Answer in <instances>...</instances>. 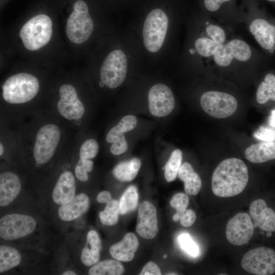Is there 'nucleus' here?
I'll return each mask as SVG.
<instances>
[{
	"label": "nucleus",
	"mask_w": 275,
	"mask_h": 275,
	"mask_svg": "<svg viewBox=\"0 0 275 275\" xmlns=\"http://www.w3.org/2000/svg\"><path fill=\"white\" fill-rule=\"evenodd\" d=\"M248 181V169L245 163L237 158H229L223 160L215 169L211 189L217 197H231L240 194Z\"/></svg>",
	"instance_id": "obj_1"
},
{
	"label": "nucleus",
	"mask_w": 275,
	"mask_h": 275,
	"mask_svg": "<svg viewBox=\"0 0 275 275\" xmlns=\"http://www.w3.org/2000/svg\"><path fill=\"white\" fill-rule=\"evenodd\" d=\"M3 97L12 104L24 103L33 99L38 92L39 83L34 75L20 73L9 77L3 87Z\"/></svg>",
	"instance_id": "obj_2"
},
{
	"label": "nucleus",
	"mask_w": 275,
	"mask_h": 275,
	"mask_svg": "<svg viewBox=\"0 0 275 275\" xmlns=\"http://www.w3.org/2000/svg\"><path fill=\"white\" fill-rule=\"evenodd\" d=\"M52 26L50 18L45 14H39L29 19L19 32L25 48L34 51L45 45L51 39Z\"/></svg>",
	"instance_id": "obj_3"
},
{
	"label": "nucleus",
	"mask_w": 275,
	"mask_h": 275,
	"mask_svg": "<svg viewBox=\"0 0 275 275\" xmlns=\"http://www.w3.org/2000/svg\"><path fill=\"white\" fill-rule=\"evenodd\" d=\"M168 17L160 8L152 9L147 14L144 23V44L151 52L158 51L162 47L167 34Z\"/></svg>",
	"instance_id": "obj_4"
},
{
	"label": "nucleus",
	"mask_w": 275,
	"mask_h": 275,
	"mask_svg": "<svg viewBox=\"0 0 275 275\" xmlns=\"http://www.w3.org/2000/svg\"><path fill=\"white\" fill-rule=\"evenodd\" d=\"M93 29V21L89 14L87 3L82 0L76 1L67 22L66 30L68 39L75 44L82 43L89 39Z\"/></svg>",
	"instance_id": "obj_5"
},
{
	"label": "nucleus",
	"mask_w": 275,
	"mask_h": 275,
	"mask_svg": "<svg viewBox=\"0 0 275 275\" xmlns=\"http://www.w3.org/2000/svg\"><path fill=\"white\" fill-rule=\"evenodd\" d=\"M127 71V59L120 49L112 51L104 59L100 70V80L110 89L120 86Z\"/></svg>",
	"instance_id": "obj_6"
},
{
	"label": "nucleus",
	"mask_w": 275,
	"mask_h": 275,
	"mask_svg": "<svg viewBox=\"0 0 275 275\" xmlns=\"http://www.w3.org/2000/svg\"><path fill=\"white\" fill-rule=\"evenodd\" d=\"M200 104L205 113L217 119L231 116L238 106L237 101L233 96L218 91L204 93L200 98Z\"/></svg>",
	"instance_id": "obj_7"
},
{
	"label": "nucleus",
	"mask_w": 275,
	"mask_h": 275,
	"mask_svg": "<svg viewBox=\"0 0 275 275\" xmlns=\"http://www.w3.org/2000/svg\"><path fill=\"white\" fill-rule=\"evenodd\" d=\"M242 268L247 272L256 275H270L275 272V252L266 247L251 250L243 256Z\"/></svg>",
	"instance_id": "obj_8"
},
{
	"label": "nucleus",
	"mask_w": 275,
	"mask_h": 275,
	"mask_svg": "<svg viewBox=\"0 0 275 275\" xmlns=\"http://www.w3.org/2000/svg\"><path fill=\"white\" fill-rule=\"evenodd\" d=\"M60 130L54 124H46L38 130L34 148V157L40 164L47 162L53 156L60 139Z\"/></svg>",
	"instance_id": "obj_9"
},
{
	"label": "nucleus",
	"mask_w": 275,
	"mask_h": 275,
	"mask_svg": "<svg viewBox=\"0 0 275 275\" xmlns=\"http://www.w3.org/2000/svg\"><path fill=\"white\" fill-rule=\"evenodd\" d=\"M36 221L29 215L11 214L0 220V236L5 240H14L27 236L35 229Z\"/></svg>",
	"instance_id": "obj_10"
},
{
	"label": "nucleus",
	"mask_w": 275,
	"mask_h": 275,
	"mask_svg": "<svg viewBox=\"0 0 275 275\" xmlns=\"http://www.w3.org/2000/svg\"><path fill=\"white\" fill-rule=\"evenodd\" d=\"M254 225L247 213L240 212L228 221L226 226V236L227 240L235 245H242L252 237Z\"/></svg>",
	"instance_id": "obj_11"
},
{
	"label": "nucleus",
	"mask_w": 275,
	"mask_h": 275,
	"mask_svg": "<svg viewBox=\"0 0 275 275\" xmlns=\"http://www.w3.org/2000/svg\"><path fill=\"white\" fill-rule=\"evenodd\" d=\"M148 102L150 113L157 117H163L170 114L175 103L171 90L163 84H157L150 88Z\"/></svg>",
	"instance_id": "obj_12"
},
{
	"label": "nucleus",
	"mask_w": 275,
	"mask_h": 275,
	"mask_svg": "<svg viewBox=\"0 0 275 275\" xmlns=\"http://www.w3.org/2000/svg\"><path fill=\"white\" fill-rule=\"evenodd\" d=\"M251 54V48L245 42L233 39L227 44L218 45L213 56L217 65L226 67L231 64L233 59L245 62L250 59Z\"/></svg>",
	"instance_id": "obj_13"
},
{
	"label": "nucleus",
	"mask_w": 275,
	"mask_h": 275,
	"mask_svg": "<svg viewBox=\"0 0 275 275\" xmlns=\"http://www.w3.org/2000/svg\"><path fill=\"white\" fill-rule=\"evenodd\" d=\"M60 99L58 102L60 114L68 120H78L85 113L84 106L79 99L75 88L69 84L62 85L59 89Z\"/></svg>",
	"instance_id": "obj_14"
},
{
	"label": "nucleus",
	"mask_w": 275,
	"mask_h": 275,
	"mask_svg": "<svg viewBox=\"0 0 275 275\" xmlns=\"http://www.w3.org/2000/svg\"><path fill=\"white\" fill-rule=\"evenodd\" d=\"M135 230L140 236L147 239H153L158 233L156 209L149 201H143L139 206Z\"/></svg>",
	"instance_id": "obj_15"
},
{
	"label": "nucleus",
	"mask_w": 275,
	"mask_h": 275,
	"mask_svg": "<svg viewBox=\"0 0 275 275\" xmlns=\"http://www.w3.org/2000/svg\"><path fill=\"white\" fill-rule=\"evenodd\" d=\"M249 213L254 227L267 232H275V212L267 207L264 200L257 199L253 201Z\"/></svg>",
	"instance_id": "obj_16"
},
{
	"label": "nucleus",
	"mask_w": 275,
	"mask_h": 275,
	"mask_svg": "<svg viewBox=\"0 0 275 275\" xmlns=\"http://www.w3.org/2000/svg\"><path fill=\"white\" fill-rule=\"evenodd\" d=\"M75 193L74 177L71 172L66 171L59 177L53 188L52 197L56 204L62 205L73 199Z\"/></svg>",
	"instance_id": "obj_17"
},
{
	"label": "nucleus",
	"mask_w": 275,
	"mask_h": 275,
	"mask_svg": "<svg viewBox=\"0 0 275 275\" xmlns=\"http://www.w3.org/2000/svg\"><path fill=\"white\" fill-rule=\"evenodd\" d=\"M139 244L136 235L129 232L124 235L120 241L111 246L109 252L111 256L118 261L129 262L133 259Z\"/></svg>",
	"instance_id": "obj_18"
},
{
	"label": "nucleus",
	"mask_w": 275,
	"mask_h": 275,
	"mask_svg": "<svg viewBox=\"0 0 275 275\" xmlns=\"http://www.w3.org/2000/svg\"><path fill=\"white\" fill-rule=\"evenodd\" d=\"M250 31L259 45L265 49H270L275 45V26L262 18L254 20Z\"/></svg>",
	"instance_id": "obj_19"
},
{
	"label": "nucleus",
	"mask_w": 275,
	"mask_h": 275,
	"mask_svg": "<svg viewBox=\"0 0 275 275\" xmlns=\"http://www.w3.org/2000/svg\"><path fill=\"white\" fill-rule=\"evenodd\" d=\"M21 189V182L15 174L7 172L0 175V205L6 206L17 197Z\"/></svg>",
	"instance_id": "obj_20"
},
{
	"label": "nucleus",
	"mask_w": 275,
	"mask_h": 275,
	"mask_svg": "<svg viewBox=\"0 0 275 275\" xmlns=\"http://www.w3.org/2000/svg\"><path fill=\"white\" fill-rule=\"evenodd\" d=\"M89 202V197L86 194L78 195L70 201L61 205L58 209L59 216L64 221L74 220L87 211Z\"/></svg>",
	"instance_id": "obj_21"
},
{
	"label": "nucleus",
	"mask_w": 275,
	"mask_h": 275,
	"mask_svg": "<svg viewBox=\"0 0 275 275\" xmlns=\"http://www.w3.org/2000/svg\"><path fill=\"white\" fill-rule=\"evenodd\" d=\"M102 248L101 241L98 233L93 230L88 232L87 241L81 254V261L86 266L97 263L100 259Z\"/></svg>",
	"instance_id": "obj_22"
},
{
	"label": "nucleus",
	"mask_w": 275,
	"mask_h": 275,
	"mask_svg": "<svg viewBox=\"0 0 275 275\" xmlns=\"http://www.w3.org/2000/svg\"><path fill=\"white\" fill-rule=\"evenodd\" d=\"M244 155L248 160L256 163L275 159V142L252 145L245 149Z\"/></svg>",
	"instance_id": "obj_23"
},
{
	"label": "nucleus",
	"mask_w": 275,
	"mask_h": 275,
	"mask_svg": "<svg viewBox=\"0 0 275 275\" xmlns=\"http://www.w3.org/2000/svg\"><path fill=\"white\" fill-rule=\"evenodd\" d=\"M178 176L184 182V189L187 195L196 196L199 194L202 187V180L190 163L185 162L181 164Z\"/></svg>",
	"instance_id": "obj_24"
},
{
	"label": "nucleus",
	"mask_w": 275,
	"mask_h": 275,
	"mask_svg": "<svg viewBox=\"0 0 275 275\" xmlns=\"http://www.w3.org/2000/svg\"><path fill=\"white\" fill-rule=\"evenodd\" d=\"M141 166V160L137 158L120 162L113 170L116 179L120 181H131L138 174Z\"/></svg>",
	"instance_id": "obj_25"
},
{
	"label": "nucleus",
	"mask_w": 275,
	"mask_h": 275,
	"mask_svg": "<svg viewBox=\"0 0 275 275\" xmlns=\"http://www.w3.org/2000/svg\"><path fill=\"white\" fill-rule=\"evenodd\" d=\"M136 124L137 119L135 116L127 115L123 117L107 133L106 136L107 142L113 144L125 139L124 133L133 129Z\"/></svg>",
	"instance_id": "obj_26"
},
{
	"label": "nucleus",
	"mask_w": 275,
	"mask_h": 275,
	"mask_svg": "<svg viewBox=\"0 0 275 275\" xmlns=\"http://www.w3.org/2000/svg\"><path fill=\"white\" fill-rule=\"evenodd\" d=\"M124 268L117 260L108 259L98 262L89 271L90 275H121Z\"/></svg>",
	"instance_id": "obj_27"
},
{
	"label": "nucleus",
	"mask_w": 275,
	"mask_h": 275,
	"mask_svg": "<svg viewBox=\"0 0 275 275\" xmlns=\"http://www.w3.org/2000/svg\"><path fill=\"white\" fill-rule=\"evenodd\" d=\"M21 261V256L15 249L1 245L0 246V272H5L16 266Z\"/></svg>",
	"instance_id": "obj_28"
},
{
	"label": "nucleus",
	"mask_w": 275,
	"mask_h": 275,
	"mask_svg": "<svg viewBox=\"0 0 275 275\" xmlns=\"http://www.w3.org/2000/svg\"><path fill=\"white\" fill-rule=\"evenodd\" d=\"M256 99L260 104H264L269 99L275 101V75L268 74L265 76L257 89Z\"/></svg>",
	"instance_id": "obj_29"
},
{
	"label": "nucleus",
	"mask_w": 275,
	"mask_h": 275,
	"mask_svg": "<svg viewBox=\"0 0 275 275\" xmlns=\"http://www.w3.org/2000/svg\"><path fill=\"white\" fill-rule=\"evenodd\" d=\"M139 194L136 186L128 187L121 196L119 201L120 213L126 214L133 211L138 205Z\"/></svg>",
	"instance_id": "obj_30"
},
{
	"label": "nucleus",
	"mask_w": 275,
	"mask_h": 275,
	"mask_svg": "<svg viewBox=\"0 0 275 275\" xmlns=\"http://www.w3.org/2000/svg\"><path fill=\"white\" fill-rule=\"evenodd\" d=\"M119 213V202L112 199L106 203L104 210L99 212V217L103 225L113 226L118 222Z\"/></svg>",
	"instance_id": "obj_31"
},
{
	"label": "nucleus",
	"mask_w": 275,
	"mask_h": 275,
	"mask_svg": "<svg viewBox=\"0 0 275 275\" xmlns=\"http://www.w3.org/2000/svg\"><path fill=\"white\" fill-rule=\"evenodd\" d=\"M182 152L179 149L174 150L164 167V178L167 181L175 180L181 166Z\"/></svg>",
	"instance_id": "obj_32"
},
{
	"label": "nucleus",
	"mask_w": 275,
	"mask_h": 275,
	"mask_svg": "<svg viewBox=\"0 0 275 275\" xmlns=\"http://www.w3.org/2000/svg\"><path fill=\"white\" fill-rule=\"evenodd\" d=\"M218 46V45L213 40L207 38H198L195 43L197 52L204 57L213 55Z\"/></svg>",
	"instance_id": "obj_33"
},
{
	"label": "nucleus",
	"mask_w": 275,
	"mask_h": 275,
	"mask_svg": "<svg viewBox=\"0 0 275 275\" xmlns=\"http://www.w3.org/2000/svg\"><path fill=\"white\" fill-rule=\"evenodd\" d=\"M178 242L182 249L193 257L199 255V248L188 233H183L178 237Z\"/></svg>",
	"instance_id": "obj_34"
},
{
	"label": "nucleus",
	"mask_w": 275,
	"mask_h": 275,
	"mask_svg": "<svg viewBox=\"0 0 275 275\" xmlns=\"http://www.w3.org/2000/svg\"><path fill=\"white\" fill-rule=\"evenodd\" d=\"M99 146L96 140L90 139L86 141L80 147L79 157L81 159H90L96 156Z\"/></svg>",
	"instance_id": "obj_35"
},
{
	"label": "nucleus",
	"mask_w": 275,
	"mask_h": 275,
	"mask_svg": "<svg viewBox=\"0 0 275 275\" xmlns=\"http://www.w3.org/2000/svg\"><path fill=\"white\" fill-rule=\"evenodd\" d=\"M93 167V162L90 159H80L75 168L77 178L82 182L87 181L89 178L88 173L92 171Z\"/></svg>",
	"instance_id": "obj_36"
},
{
	"label": "nucleus",
	"mask_w": 275,
	"mask_h": 275,
	"mask_svg": "<svg viewBox=\"0 0 275 275\" xmlns=\"http://www.w3.org/2000/svg\"><path fill=\"white\" fill-rule=\"evenodd\" d=\"M170 205L176 210V213L184 211L189 204V198L186 194L179 193L175 194L171 199Z\"/></svg>",
	"instance_id": "obj_37"
},
{
	"label": "nucleus",
	"mask_w": 275,
	"mask_h": 275,
	"mask_svg": "<svg viewBox=\"0 0 275 275\" xmlns=\"http://www.w3.org/2000/svg\"><path fill=\"white\" fill-rule=\"evenodd\" d=\"M173 219L174 222L180 220L182 226L189 227L195 223L196 220V214L193 210L186 209L181 213H175L173 216Z\"/></svg>",
	"instance_id": "obj_38"
},
{
	"label": "nucleus",
	"mask_w": 275,
	"mask_h": 275,
	"mask_svg": "<svg viewBox=\"0 0 275 275\" xmlns=\"http://www.w3.org/2000/svg\"><path fill=\"white\" fill-rule=\"evenodd\" d=\"M206 31L212 40L215 42L218 45L223 44L225 40L226 35L224 31L221 27L215 25L210 24L206 27Z\"/></svg>",
	"instance_id": "obj_39"
},
{
	"label": "nucleus",
	"mask_w": 275,
	"mask_h": 275,
	"mask_svg": "<svg viewBox=\"0 0 275 275\" xmlns=\"http://www.w3.org/2000/svg\"><path fill=\"white\" fill-rule=\"evenodd\" d=\"M254 136L265 142H275V129L261 126L253 134Z\"/></svg>",
	"instance_id": "obj_40"
},
{
	"label": "nucleus",
	"mask_w": 275,
	"mask_h": 275,
	"mask_svg": "<svg viewBox=\"0 0 275 275\" xmlns=\"http://www.w3.org/2000/svg\"><path fill=\"white\" fill-rule=\"evenodd\" d=\"M232 0H203L205 8L208 11L214 12L219 10L225 4L231 2Z\"/></svg>",
	"instance_id": "obj_41"
},
{
	"label": "nucleus",
	"mask_w": 275,
	"mask_h": 275,
	"mask_svg": "<svg viewBox=\"0 0 275 275\" xmlns=\"http://www.w3.org/2000/svg\"><path fill=\"white\" fill-rule=\"evenodd\" d=\"M128 148V144L125 139L112 144L110 148L111 152L115 155L125 153Z\"/></svg>",
	"instance_id": "obj_42"
},
{
	"label": "nucleus",
	"mask_w": 275,
	"mask_h": 275,
	"mask_svg": "<svg viewBox=\"0 0 275 275\" xmlns=\"http://www.w3.org/2000/svg\"><path fill=\"white\" fill-rule=\"evenodd\" d=\"M161 272L158 266L152 261L147 262L143 268L140 275H160Z\"/></svg>",
	"instance_id": "obj_43"
},
{
	"label": "nucleus",
	"mask_w": 275,
	"mask_h": 275,
	"mask_svg": "<svg viewBox=\"0 0 275 275\" xmlns=\"http://www.w3.org/2000/svg\"><path fill=\"white\" fill-rule=\"evenodd\" d=\"M112 199L111 193L106 190L99 193L96 198L97 201L100 203H106Z\"/></svg>",
	"instance_id": "obj_44"
},
{
	"label": "nucleus",
	"mask_w": 275,
	"mask_h": 275,
	"mask_svg": "<svg viewBox=\"0 0 275 275\" xmlns=\"http://www.w3.org/2000/svg\"><path fill=\"white\" fill-rule=\"evenodd\" d=\"M268 123L270 126L275 128V109L271 111L270 116L268 118Z\"/></svg>",
	"instance_id": "obj_45"
},
{
	"label": "nucleus",
	"mask_w": 275,
	"mask_h": 275,
	"mask_svg": "<svg viewBox=\"0 0 275 275\" xmlns=\"http://www.w3.org/2000/svg\"><path fill=\"white\" fill-rule=\"evenodd\" d=\"M63 275H75L76 273L72 270H67L62 273Z\"/></svg>",
	"instance_id": "obj_46"
},
{
	"label": "nucleus",
	"mask_w": 275,
	"mask_h": 275,
	"mask_svg": "<svg viewBox=\"0 0 275 275\" xmlns=\"http://www.w3.org/2000/svg\"><path fill=\"white\" fill-rule=\"evenodd\" d=\"M3 152H4V148H3V146L2 144V143H1L0 144V155H2L3 153Z\"/></svg>",
	"instance_id": "obj_47"
},
{
	"label": "nucleus",
	"mask_w": 275,
	"mask_h": 275,
	"mask_svg": "<svg viewBox=\"0 0 275 275\" xmlns=\"http://www.w3.org/2000/svg\"><path fill=\"white\" fill-rule=\"evenodd\" d=\"M99 85L100 87H104V86L105 85L104 84V83L102 81H100L99 83Z\"/></svg>",
	"instance_id": "obj_48"
},
{
	"label": "nucleus",
	"mask_w": 275,
	"mask_h": 275,
	"mask_svg": "<svg viewBox=\"0 0 275 275\" xmlns=\"http://www.w3.org/2000/svg\"><path fill=\"white\" fill-rule=\"evenodd\" d=\"M195 50L194 49H189V52L190 53H191V54H194L195 53Z\"/></svg>",
	"instance_id": "obj_49"
},
{
	"label": "nucleus",
	"mask_w": 275,
	"mask_h": 275,
	"mask_svg": "<svg viewBox=\"0 0 275 275\" xmlns=\"http://www.w3.org/2000/svg\"><path fill=\"white\" fill-rule=\"evenodd\" d=\"M269 2H275V0H267Z\"/></svg>",
	"instance_id": "obj_50"
},
{
	"label": "nucleus",
	"mask_w": 275,
	"mask_h": 275,
	"mask_svg": "<svg viewBox=\"0 0 275 275\" xmlns=\"http://www.w3.org/2000/svg\"><path fill=\"white\" fill-rule=\"evenodd\" d=\"M167 257V255H164L163 256V258H166Z\"/></svg>",
	"instance_id": "obj_51"
}]
</instances>
